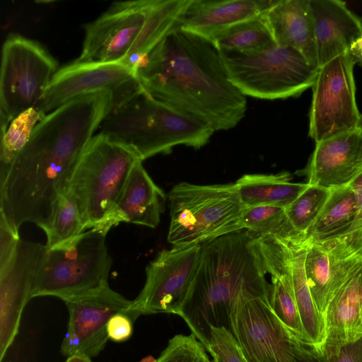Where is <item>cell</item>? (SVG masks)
I'll list each match as a JSON object with an SVG mask.
<instances>
[{
  "mask_svg": "<svg viewBox=\"0 0 362 362\" xmlns=\"http://www.w3.org/2000/svg\"><path fill=\"white\" fill-rule=\"evenodd\" d=\"M112 93L84 95L47 114L0 182V217L18 235L23 223L42 229L74 167L112 104Z\"/></svg>",
  "mask_w": 362,
  "mask_h": 362,
  "instance_id": "obj_1",
  "label": "cell"
},
{
  "mask_svg": "<svg viewBox=\"0 0 362 362\" xmlns=\"http://www.w3.org/2000/svg\"><path fill=\"white\" fill-rule=\"evenodd\" d=\"M136 80L153 97L214 132L235 127L247 99L228 80L209 40L173 28L137 64Z\"/></svg>",
  "mask_w": 362,
  "mask_h": 362,
  "instance_id": "obj_2",
  "label": "cell"
},
{
  "mask_svg": "<svg viewBox=\"0 0 362 362\" xmlns=\"http://www.w3.org/2000/svg\"><path fill=\"white\" fill-rule=\"evenodd\" d=\"M255 233L243 230L202 245L200 259L179 316L207 349L211 327L230 331V313L243 295L269 296Z\"/></svg>",
  "mask_w": 362,
  "mask_h": 362,
  "instance_id": "obj_3",
  "label": "cell"
},
{
  "mask_svg": "<svg viewBox=\"0 0 362 362\" xmlns=\"http://www.w3.org/2000/svg\"><path fill=\"white\" fill-rule=\"evenodd\" d=\"M98 130L130 148L142 161L170 153L177 145L200 148L214 132L205 123L153 97L137 80L113 93L112 107Z\"/></svg>",
  "mask_w": 362,
  "mask_h": 362,
  "instance_id": "obj_4",
  "label": "cell"
},
{
  "mask_svg": "<svg viewBox=\"0 0 362 362\" xmlns=\"http://www.w3.org/2000/svg\"><path fill=\"white\" fill-rule=\"evenodd\" d=\"M170 221L168 242L173 246L202 245L243 230L244 209L235 183L199 185L186 182L168 194Z\"/></svg>",
  "mask_w": 362,
  "mask_h": 362,
  "instance_id": "obj_5",
  "label": "cell"
},
{
  "mask_svg": "<svg viewBox=\"0 0 362 362\" xmlns=\"http://www.w3.org/2000/svg\"><path fill=\"white\" fill-rule=\"evenodd\" d=\"M230 82L245 96L286 99L312 88L319 68L276 42L250 50H218Z\"/></svg>",
  "mask_w": 362,
  "mask_h": 362,
  "instance_id": "obj_6",
  "label": "cell"
},
{
  "mask_svg": "<svg viewBox=\"0 0 362 362\" xmlns=\"http://www.w3.org/2000/svg\"><path fill=\"white\" fill-rule=\"evenodd\" d=\"M139 160L130 148L100 133L93 136L74 167L67 189L76 201L85 230L93 228L112 209Z\"/></svg>",
  "mask_w": 362,
  "mask_h": 362,
  "instance_id": "obj_7",
  "label": "cell"
},
{
  "mask_svg": "<svg viewBox=\"0 0 362 362\" xmlns=\"http://www.w3.org/2000/svg\"><path fill=\"white\" fill-rule=\"evenodd\" d=\"M105 237L91 228L47 249L31 291V299L51 296L64 300L107 284L112 259Z\"/></svg>",
  "mask_w": 362,
  "mask_h": 362,
  "instance_id": "obj_8",
  "label": "cell"
},
{
  "mask_svg": "<svg viewBox=\"0 0 362 362\" xmlns=\"http://www.w3.org/2000/svg\"><path fill=\"white\" fill-rule=\"evenodd\" d=\"M57 66L38 42L19 35L7 37L0 73L1 132L19 115L37 107Z\"/></svg>",
  "mask_w": 362,
  "mask_h": 362,
  "instance_id": "obj_9",
  "label": "cell"
},
{
  "mask_svg": "<svg viewBox=\"0 0 362 362\" xmlns=\"http://www.w3.org/2000/svg\"><path fill=\"white\" fill-rule=\"evenodd\" d=\"M354 65L346 52L319 68L309 111L308 136L315 144L362 127Z\"/></svg>",
  "mask_w": 362,
  "mask_h": 362,
  "instance_id": "obj_10",
  "label": "cell"
},
{
  "mask_svg": "<svg viewBox=\"0 0 362 362\" xmlns=\"http://www.w3.org/2000/svg\"><path fill=\"white\" fill-rule=\"evenodd\" d=\"M202 245L161 250L146 267V282L129 312L137 318L155 313L180 314L200 259Z\"/></svg>",
  "mask_w": 362,
  "mask_h": 362,
  "instance_id": "obj_11",
  "label": "cell"
},
{
  "mask_svg": "<svg viewBox=\"0 0 362 362\" xmlns=\"http://www.w3.org/2000/svg\"><path fill=\"white\" fill-rule=\"evenodd\" d=\"M230 323L246 362H294L289 332L274 313L269 296H240Z\"/></svg>",
  "mask_w": 362,
  "mask_h": 362,
  "instance_id": "obj_12",
  "label": "cell"
},
{
  "mask_svg": "<svg viewBox=\"0 0 362 362\" xmlns=\"http://www.w3.org/2000/svg\"><path fill=\"white\" fill-rule=\"evenodd\" d=\"M63 301L69 322L60 351L66 356H97L109 339L107 326L112 316L122 313L136 319L129 312L132 300L112 290L108 284Z\"/></svg>",
  "mask_w": 362,
  "mask_h": 362,
  "instance_id": "obj_13",
  "label": "cell"
},
{
  "mask_svg": "<svg viewBox=\"0 0 362 362\" xmlns=\"http://www.w3.org/2000/svg\"><path fill=\"white\" fill-rule=\"evenodd\" d=\"M153 0L114 2L95 21L84 25L78 62H121L142 30Z\"/></svg>",
  "mask_w": 362,
  "mask_h": 362,
  "instance_id": "obj_14",
  "label": "cell"
},
{
  "mask_svg": "<svg viewBox=\"0 0 362 362\" xmlns=\"http://www.w3.org/2000/svg\"><path fill=\"white\" fill-rule=\"evenodd\" d=\"M47 248L45 245L20 239L5 268L0 270V361L13 344L25 305Z\"/></svg>",
  "mask_w": 362,
  "mask_h": 362,
  "instance_id": "obj_15",
  "label": "cell"
},
{
  "mask_svg": "<svg viewBox=\"0 0 362 362\" xmlns=\"http://www.w3.org/2000/svg\"><path fill=\"white\" fill-rule=\"evenodd\" d=\"M136 79L134 71L121 62L75 60L56 71L35 108L46 115L84 95L115 93Z\"/></svg>",
  "mask_w": 362,
  "mask_h": 362,
  "instance_id": "obj_16",
  "label": "cell"
},
{
  "mask_svg": "<svg viewBox=\"0 0 362 362\" xmlns=\"http://www.w3.org/2000/svg\"><path fill=\"white\" fill-rule=\"evenodd\" d=\"M166 196L151 179L142 160L132 167L116 203L93 228L106 235L120 223L156 228L165 209Z\"/></svg>",
  "mask_w": 362,
  "mask_h": 362,
  "instance_id": "obj_17",
  "label": "cell"
},
{
  "mask_svg": "<svg viewBox=\"0 0 362 362\" xmlns=\"http://www.w3.org/2000/svg\"><path fill=\"white\" fill-rule=\"evenodd\" d=\"M361 144L362 127L315 144L307 165L296 174L325 188L348 185L356 173Z\"/></svg>",
  "mask_w": 362,
  "mask_h": 362,
  "instance_id": "obj_18",
  "label": "cell"
},
{
  "mask_svg": "<svg viewBox=\"0 0 362 362\" xmlns=\"http://www.w3.org/2000/svg\"><path fill=\"white\" fill-rule=\"evenodd\" d=\"M275 0H189L177 22L182 30L210 40L240 22L264 13Z\"/></svg>",
  "mask_w": 362,
  "mask_h": 362,
  "instance_id": "obj_19",
  "label": "cell"
},
{
  "mask_svg": "<svg viewBox=\"0 0 362 362\" xmlns=\"http://www.w3.org/2000/svg\"><path fill=\"white\" fill-rule=\"evenodd\" d=\"M318 67L348 52L362 35V21L339 0H310Z\"/></svg>",
  "mask_w": 362,
  "mask_h": 362,
  "instance_id": "obj_20",
  "label": "cell"
},
{
  "mask_svg": "<svg viewBox=\"0 0 362 362\" xmlns=\"http://www.w3.org/2000/svg\"><path fill=\"white\" fill-rule=\"evenodd\" d=\"M264 16L277 45L296 49L319 68L310 0H275Z\"/></svg>",
  "mask_w": 362,
  "mask_h": 362,
  "instance_id": "obj_21",
  "label": "cell"
},
{
  "mask_svg": "<svg viewBox=\"0 0 362 362\" xmlns=\"http://www.w3.org/2000/svg\"><path fill=\"white\" fill-rule=\"evenodd\" d=\"M328 344L362 337V260L337 291L324 314Z\"/></svg>",
  "mask_w": 362,
  "mask_h": 362,
  "instance_id": "obj_22",
  "label": "cell"
},
{
  "mask_svg": "<svg viewBox=\"0 0 362 362\" xmlns=\"http://www.w3.org/2000/svg\"><path fill=\"white\" fill-rule=\"evenodd\" d=\"M305 244V272L307 281L314 302L324 316L329 302L362 258L337 259L321 246Z\"/></svg>",
  "mask_w": 362,
  "mask_h": 362,
  "instance_id": "obj_23",
  "label": "cell"
},
{
  "mask_svg": "<svg viewBox=\"0 0 362 362\" xmlns=\"http://www.w3.org/2000/svg\"><path fill=\"white\" fill-rule=\"evenodd\" d=\"M357 214L355 194L350 185L331 188L330 194L305 236L308 244L325 246L345 236Z\"/></svg>",
  "mask_w": 362,
  "mask_h": 362,
  "instance_id": "obj_24",
  "label": "cell"
},
{
  "mask_svg": "<svg viewBox=\"0 0 362 362\" xmlns=\"http://www.w3.org/2000/svg\"><path fill=\"white\" fill-rule=\"evenodd\" d=\"M295 298L306 339L316 347L326 338L324 316L319 312L308 286L305 272L306 244L284 240Z\"/></svg>",
  "mask_w": 362,
  "mask_h": 362,
  "instance_id": "obj_25",
  "label": "cell"
},
{
  "mask_svg": "<svg viewBox=\"0 0 362 362\" xmlns=\"http://www.w3.org/2000/svg\"><path fill=\"white\" fill-rule=\"evenodd\" d=\"M235 185L244 206L272 205L284 208L309 185L307 182H292L287 172L245 175Z\"/></svg>",
  "mask_w": 362,
  "mask_h": 362,
  "instance_id": "obj_26",
  "label": "cell"
},
{
  "mask_svg": "<svg viewBox=\"0 0 362 362\" xmlns=\"http://www.w3.org/2000/svg\"><path fill=\"white\" fill-rule=\"evenodd\" d=\"M188 2L189 0H153L142 30L121 63L134 71L139 62L177 25Z\"/></svg>",
  "mask_w": 362,
  "mask_h": 362,
  "instance_id": "obj_27",
  "label": "cell"
},
{
  "mask_svg": "<svg viewBox=\"0 0 362 362\" xmlns=\"http://www.w3.org/2000/svg\"><path fill=\"white\" fill-rule=\"evenodd\" d=\"M210 41L218 50L240 51L259 49L275 42L264 13L230 26Z\"/></svg>",
  "mask_w": 362,
  "mask_h": 362,
  "instance_id": "obj_28",
  "label": "cell"
},
{
  "mask_svg": "<svg viewBox=\"0 0 362 362\" xmlns=\"http://www.w3.org/2000/svg\"><path fill=\"white\" fill-rule=\"evenodd\" d=\"M244 230L257 235H272L286 240H305L291 225L284 207L245 206L241 216Z\"/></svg>",
  "mask_w": 362,
  "mask_h": 362,
  "instance_id": "obj_29",
  "label": "cell"
},
{
  "mask_svg": "<svg viewBox=\"0 0 362 362\" xmlns=\"http://www.w3.org/2000/svg\"><path fill=\"white\" fill-rule=\"evenodd\" d=\"M47 248L72 240L85 231L74 197L67 190L57 199L48 223L42 228Z\"/></svg>",
  "mask_w": 362,
  "mask_h": 362,
  "instance_id": "obj_30",
  "label": "cell"
},
{
  "mask_svg": "<svg viewBox=\"0 0 362 362\" xmlns=\"http://www.w3.org/2000/svg\"><path fill=\"white\" fill-rule=\"evenodd\" d=\"M45 116L36 108L29 109L12 120L5 132H1L0 182L28 141L35 127Z\"/></svg>",
  "mask_w": 362,
  "mask_h": 362,
  "instance_id": "obj_31",
  "label": "cell"
},
{
  "mask_svg": "<svg viewBox=\"0 0 362 362\" xmlns=\"http://www.w3.org/2000/svg\"><path fill=\"white\" fill-rule=\"evenodd\" d=\"M349 185L355 194L357 204L354 223L349 232L342 238L321 246L341 259L362 258V144L358 158V168Z\"/></svg>",
  "mask_w": 362,
  "mask_h": 362,
  "instance_id": "obj_32",
  "label": "cell"
},
{
  "mask_svg": "<svg viewBox=\"0 0 362 362\" xmlns=\"http://www.w3.org/2000/svg\"><path fill=\"white\" fill-rule=\"evenodd\" d=\"M330 190L329 188L309 185L285 208L291 225L304 238L328 199Z\"/></svg>",
  "mask_w": 362,
  "mask_h": 362,
  "instance_id": "obj_33",
  "label": "cell"
},
{
  "mask_svg": "<svg viewBox=\"0 0 362 362\" xmlns=\"http://www.w3.org/2000/svg\"><path fill=\"white\" fill-rule=\"evenodd\" d=\"M207 352L193 334H177L168 341L156 362H211Z\"/></svg>",
  "mask_w": 362,
  "mask_h": 362,
  "instance_id": "obj_34",
  "label": "cell"
},
{
  "mask_svg": "<svg viewBox=\"0 0 362 362\" xmlns=\"http://www.w3.org/2000/svg\"><path fill=\"white\" fill-rule=\"evenodd\" d=\"M206 351L221 362H246L232 332L225 327H211Z\"/></svg>",
  "mask_w": 362,
  "mask_h": 362,
  "instance_id": "obj_35",
  "label": "cell"
},
{
  "mask_svg": "<svg viewBox=\"0 0 362 362\" xmlns=\"http://www.w3.org/2000/svg\"><path fill=\"white\" fill-rule=\"evenodd\" d=\"M316 348L324 362H362V337L338 344L323 343Z\"/></svg>",
  "mask_w": 362,
  "mask_h": 362,
  "instance_id": "obj_36",
  "label": "cell"
},
{
  "mask_svg": "<svg viewBox=\"0 0 362 362\" xmlns=\"http://www.w3.org/2000/svg\"><path fill=\"white\" fill-rule=\"evenodd\" d=\"M135 320L128 314L117 313L109 320L107 332L109 339L122 342L129 339L133 331V322Z\"/></svg>",
  "mask_w": 362,
  "mask_h": 362,
  "instance_id": "obj_37",
  "label": "cell"
},
{
  "mask_svg": "<svg viewBox=\"0 0 362 362\" xmlns=\"http://www.w3.org/2000/svg\"><path fill=\"white\" fill-rule=\"evenodd\" d=\"M20 239L19 235H16L4 219L0 217V270L10 262Z\"/></svg>",
  "mask_w": 362,
  "mask_h": 362,
  "instance_id": "obj_38",
  "label": "cell"
},
{
  "mask_svg": "<svg viewBox=\"0 0 362 362\" xmlns=\"http://www.w3.org/2000/svg\"><path fill=\"white\" fill-rule=\"evenodd\" d=\"M288 332L294 362H324L314 344Z\"/></svg>",
  "mask_w": 362,
  "mask_h": 362,
  "instance_id": "obj_39",
  "label": "cell"
},
{
  "mask_svg": "<svg viewBox=\"0 0 362 362\" xmlns=\"http://www.w3.org/2000/svg\"><path fill=\"white\" fill-rule=\"evenodd\" d=\"M348 53L354 63L362 68V35L353 43Z\"/></svg>",
  "mask_w": 362,
  "mask_h": 362,
  "instance_id": "obj_40",
  "label": "cell"
},
{
  "mask_svg": "<svg viewBox=\"0 0 362 362\" xmlns=\"http://www.w3.org/2000/svg\"><path fill=\"white\" fill-rule=\"evenodd\" d=\"M65 362H92L90 358L83 355H72L68 356Z\"/></svg>",
  "mask_w": 362,
  "mask_h": 362,
  "instance_id": "obj_41",
  "label": "cell"
},
{
  "mask_svg": "<svg viewBox=\"0 0 362 362\" xmlns=\"http://www.w3.org/2000/svg\"><path fill=\"white\" fill-rule=\"evenodd\" d=\"M156 359H154L151 356H147L143 358L140 362H156Z\"/></svg>",
  "mask_w": 362,
  "mask_h": 362,
  "instance_id": "obj_42",
  "label": "cell"
},
{
  "mask_svg": "<svg viewBox=\"0 0 362 362\" xmlns=\"http://www.w3.org/2000/svg\"><path fill=\"white\" fill-rule=\"evenodd\" d=\"M213 360L214 361V362H221L220 360H218L217 358L216 357H212Z\"/></svg>",
  "mask_w": 362,
  "mask_h": 362,
  "instance_id": "obj_43",
  "label": "cell"
},
{
  "mask_svg": "<svg viewBox=\"0 0 362 362\" xmlns=\"http://www.w3.org/2000/svg\"><path fill=\"white\" fill-rule=\"evenodd\" d=\"M211 362H214V361L212 359Z\"/></svg>",
  "mask_w": 362,
  "mask_h": 362,
  "instance_id": "obj_44",
  "label": "cell"
}]
</instances>
